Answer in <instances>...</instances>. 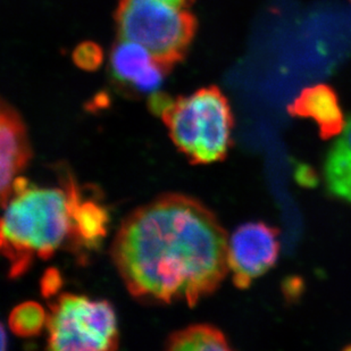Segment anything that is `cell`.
<instances>
[{
    "mask_svg": "<svg viewBox=\"0 0 351 351\" xmlns=\"http://www.w3.org/2000/svg\"><path fill=\"white\" fill-rule=\"evenodd\" d=\"M288 112L293 117L313 119L322 139H331L345 129V115L338 93L324 83L302 90L289 105Z\"/></svg>",
    "mask_w": 351,
    "mask_h": 351,
    "instance_id": "9",
    "label": "cell"
},
{
    "mask_svg": "<svg viewBox=\"0 0 351 351\" xmlns=\"http://www.w3.org/2000/svg\"><path fill=\"white\" fill-rule=\"evenodd\" d=\"M159 117L174 145L193 164H212L228 155L234 119L229 100L217 86L171 100Z\"/></svg>",
    "mask_w": 351,
    "mask_h": 351,
    "instance_id": "3",
    "label": "cell"
},
{
    "mask_svg": "<svg viewBox=\"0 0 351 351\" xmlns=\"http://www.w3.org/2000/svg\"><path fill=\"white\" fill-rule=\"evenodd\" d=\"M32 157L27 128L20 115L8 104L0 114V188L1 205L10 198L12 186Z\"/></svg>",
    "mask_w": 351,
    "mask_h": 351,
    "instance_id": "8",
    "label": "cell"
},
{
    "mask_svg": "<svg viewBox=\"0 0 351 351\" xmlns=\"http://www.w3.org/2000/svg\"><path fill=\"white\" fill-rule=\"evenodd\" d=\"M297 179L299 180V183L305 184V186H314L315 183L317 182L314 172L309 169L308 166L306 165H300L299 167Z\"/></svg>",
    "mask_w": 351,
    "mask_h": 351,
    "instance_id": "16",
    "label": "cell"
},
{
    "mask_svg": "<svg viewBox=\"0 0 351 351\" xmlns=\"http://www.w3.org/2000/svg\"><path fill=\"white\" fill-rule=\"evenodd\" d=\"M349 1H350V3H351V0H349Z\"/></svg>",
    "mask_w": 351,
    "mask_h": 351,
    "instance_id": "18",
    "label": "cell"
},
{
    "mask_svg": "<svg viewBox=\"0 0 351 351\" xmlns=\"http://www.w3.org/2000/svg\"><path fill=\"white\" fill-rule=\"evenodd\" d=\"M228 243L210 209L188 195L169 193L124 219L112 258L133 297L195 306L229 272Z\"/></svg>",
    "mask_w": 351,
    "mask_h": 351,
    "instance_id": "1",
    "label": "cell"
},
{
    "mask_svg": "<svg viewBox=\"0 0 351 351\" xmlns=\"http://www.w3.org/2000/svg\"><path fill=\"white\" fill-rule=\"evenodd\" d=\"M115 19L121 39L143 45L169 71L186 57L197 32L188 8L165 0H119Z\"/></svg>",
    "mask_w": 351,
    "mask_h": 351,
    "instance_id": "4",
    "label": "cell"
},
{
    "mask_svg": "<svg viewBox=\"0 0 351 351\" xmlns=\"http://www.w3.org/2000/svg\"><path fill=\"white\" fill-rule=\"evenodd\" d=\"M165 348L174 351H219L230 350L231 346L223 332L215 326L195 324L169 335Z\"/></svg>",
    "mask_w": 351,
    "mask_h": 351,
    "instance_id": "12",
    "label": "cell"
},
{
    "mask_svg": "<svg viewBox=\"0 0 351 351\" xmlns=\"http://www.w3.org/2000/svg\"><path fill=\"white\" fill-rule=\"evenodd\" d=\"M47 330L49 350L107 351L119 347L117 314L106 300L64 293L50 307Z\"/></svg>",
    "mask_w": 351,
    "mask_h": 351,
    "instance_id": "5",
    "label": "cell"
},
{
    "mask_svg": "<svg viewBox=\"0 0 351 351\" xmlns=\"http://www.w3.org/2000/svg\"><path fill=\"white\" fill-rule=\"evenodd\" d=\"M108 222L110 216L104 206L80 195L74 207L72 240L83 248H95L105 238Z\"/></svg>",
    "mask_w": 351,
    "mask_h": 351,
    "instance_id": "11",
    "label": "cell"
},
{
    "mask_svg": "<svg viewBox=\"0 0 351 351\" xmlns=\"http://www.w3.org/2000/svg\"><path fill=\"white\" fill-rule=\"evenodd\" d=\"M79 197L72 180L64 189L32 186L23 178L14 181L1 219V250L10 278L23 274L34 258H49L72 239Z\"/></svg>",
    "mask_w": 351,
    "mask_h": 351,
    "instance_id": "2",
    "label": "cell"
},
{
    "mask_svg": "<svg viewBox=\"0 0 351 351\" xmlns=\"http://www.w3.org/2000/svg\"><path fill=\"white\" fill-rule=\"evenodd\" d=\"M103 60V50L95 43H80L73 51L74 63L82 70H98Z\"/></svg>",
    "mask_w": 351,
    "mask_h": 351,
    "instance_id": "14",
    "label": "cell"
},
{
    "mask_svg": "<svg viewBox=\"0 0 351 351\" xmlns=\"http://www.w3.org/2000/svg\"><path fill=\"white\" fill-rule=\"evenodd\" d=\"M60 287V275L57 274L56 271L48 272L46 278H43V291L45 295H53L57 291V289Z\"/></svg>",
    "mask_w": 351,
    "mask_h": 351,
    "instance_id": "15",
    "label": "cell"
},
{
    "mask_svg": "<svg viewBox=\"0 0 351 351\" xmlns=\"http://www.w3.org/2000/svg\"><path fill=\"white\" fill-rule=\"evenodd\" d=\"M280 231L264 222L242 224L228 243V266L233 285L248 289L278 262L281 242Z\"/></svg>",
    "mask_w": 351,
    "mask_h": 351,
    "instance_id": "6",
    "label": "cell"
},
{
    "mask_svg": "<svg viewBox=\"0 0 351 351\" xmlns=\"http://www.w3.org/2000/svg\"><path fill=\"white\" fill-rule=\"evenodd\" d=\"M8 323L13 333L22 338H31L47 328L48 314L38 302H23L12 311Z\"/></svg>",
    "mask_w": 351,
    "mask_h": 351,
    "instance_id": "13",
    "label": "cell"
},
{
    "mask_svg": "<svg viewBox=\"0 0 351 351\" xmlns=\"http://www.w3.org/2000/svg\"><path fill=\"white\" fill-rule=\"evenodd\" d=\"M165 1L176 5V6L186 7L188 8V7L191 6L193 0H165Z\"/></svg>",
    "mask_w": 351,
    "mask_h": 351,
    "instance_id": "17",
    "label": "cell"
},
{
    "mask_svg": "<svg viewBox=\"0 0 351 351\" xmlns=\"http://www.w3.org/2000/svg\"><path fill=\"white\" fill-rule=\"evenodd\" d=\"M323 179L330 197L351 205V114L345 129L326 153Z\"/></svg>",
    "mask_w": 351,
    "mask_h": 351,
    "instance_id": "10",
    "label": "cell"
},
{
    "mask_svg": "<svg viewBox=\"0 0 351 351\" xmlns=\"http://www.w3.org/2000/svg\"><path fill=\"white\" fill-rule=\"evenodd\" d=\"M110 60L114 79L140 93H156L169 71L143 45L130 40L114 46Z\"/></svg>",
    "mask_w": 351,
    "mask_h": 351,
    "instance_id": "7",
    "label": "cell"
}]
</instances>
